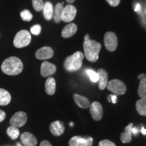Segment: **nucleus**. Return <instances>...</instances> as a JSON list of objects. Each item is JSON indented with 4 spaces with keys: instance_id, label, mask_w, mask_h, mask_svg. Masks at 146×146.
<instances>
[{
    "instance_id": "nucleus-36",
    "label": "nucleus",
    "mask_w": 146,
    "mask_h": 146,
    "mask_svg": "<svg viewBox=\"0 0 146 146\" xmlns=\"http://www.w3.org/2000/svg\"><path fill=\"white\" fill-rule=\"evenodd\" d=\"M131 131H132V133H133V134H135V135H136V134H137L138 133V129H137V128H136V127H133L132 128V130H131Z\"/></svg>"
},
{
    "instance_id": "nucleus-11",
    "label": "nucleus",
    "mask_w": 146,
    "mask_h": 146,
    "mask_svg": "<svg viewBox=\"0 0 146 146\" xmlns=\"http://www.w3.org/2000/svg\"><path fill=\"white\" fill-rule=\"evenodd\" d=\"M54 54V50L50 47H43L36 51L35 56L38 60H45L52 58Z\"/></svg>"
},
{
    "instance_id": "nucleus-15",
    "label": "nucleus",
    "mask_w": 146,
    "mask_h": 146,
    "mask_svg": "<svg viewBox=\"0 0 146 146\" xmlns=\"http://www.w3.org/2000/svg\"><path fill=\"white\" fill-rule=\"evenodd\" d=\"M133 124L129 123L125 128V131L120 134V140L123 143H129L132 140V128Z\"/></svg>"
},
{
    "instance_id": "nucleus-31",
    "label": "nucleus",
    "mask_w": 146,
    "mask_h": 146,
    "mask_svg": "<svg viewBox=\"0 0 146 146\" xmlns=\"http://www.w3.org/2000/svg\"><path fill=\"white\" fill-rule=\"evenodd\" d=\"M106 1L112 7L118 6L120 2V0H106Z\"/></svg>"
},
{
    "instance_id": "nucleus-14",
    "label": "nucleus",
    "mask_w": 146,
    "mask_h": 146,
    "mask_svg": "<svg viewBox=\"0 0 146 146\" xmlns=\"http://www.w3.org/2000/svg\"><path fill=\"white\" fill-rule=\"evenodd\" d=\"M21 140L25 146H36L37 144L35 136L29 132L23 133L21 135Z\"/></svg>"
},
{
    "instance_id": "nucleus-33",
    "label": "nucleus",
    "mask_w": 146,
    "mask_h": 146,
    "mask_svg": "<svg viewBox=\"0 0 146 146\" xmlns=\"http://www.w3.org/2000/svg\"><path fill=\"white\" fill-rule=\"evenodd\" d=\"M5 116H6V114H5V112L4 111L0 110V123L4 120V119L5 118Z\"/></svg>"
},
{
    "instance_id": "nucleus-9",
    "label": "nucleus",
    "mask_w": 146,
    "mask_h": 146,
    "mask_svg": "<svg viewBox=\"0 0 146 146\" xmlns=\"http://www.w3.org/2000/svg\"><path fill=\"white\" fill-rule=\"evenodd\" d=\"M76 8L72 5H67L64 8L62 14V21L64 23H70L75 18L76 14Z\"/></svg>"
},
{
    "instance_id": "nucleus-2",
    "label": "nucleus",
    "mask_w": 146,
    "mask_h": 146,
    "mask_svg": "<svg viewBox=\"0 0 146 146\" xmlns=\"http://www.w3.org/2000/svg\"><path fill=\"white\" fill-rule=\"evenodd\" d=\"M2 72L7 75L16 76L21 74L23 70V63L21 59L12 56L5 59L1 64Z\"/></svg>"
},
{
    "instance_id": "nucleus-22",
    "label": "nucleus",
    "mask_w": 146,
    "mask_h": 146,
    "mask_svg": "<svg viewBox=\"0 0 146 146\" xmlns=\"http://www.w3.org/2000/svg\"><path fill=\"white\" fill-rule=\"evenodd\" d=\"M12 97L5 89L0 88V106H7L10 103Z\"/></svg>"
},
{
    "instance_id": "nucleus-18",
    "label": "nucleus",
    "mask_w": 146,
    "mask_h": 146,
    "mask_svg": "<svg viewBox=\"0 0 146 146\" xmlns=\"http://www.w3.org/2000/svg\"><path fill=\"white\" fill-rule=\"evenodd\" d=\"M77 31V27L74 23H70L64 27L62 36L64 38H69L74 35Z\"/></svg>"
},
{
    "instance_id": "nucleus-30",
    "label": "nucleus",
    "mask_w": 146,
    "mask_h": 146,
    "mask_svg": "<svg viewBox=\"0 0 146 146\" xmlns=\"http://www.w3.org/2000/svg\"><path fill=\"white\" fill-rule=\"evenodd\" d=\"M99 146H116L114 143L108 139L102 140L100 141Z\"/></svg>"
},
{
    "instance_id": "nucleus-29",
    "label": "nucleus",
    "mask_w": 146,
    "mask_h": 146,
    "mask_svg": "<svg viewBox=\"0 0 146 146\" xmlns=\"http://www.w3.org/2000/svg\"><path fill=\"white\" fill-rule=\"evenodd\" d=\"M41 27L39 25H34L33 27H32L31 28V32L32 34L35 35H39L41 33Z\"/></svg>"
},
{
    "instance_id": "nucleus-27",
    "label": "nucleus",
    "mask_w": 146,
    "mask_h": 146,
    "mask_svg": "<svg viewBox=\"0 0 146 146\" xmlns=\"http://www.w3.org/2000/svg\"><path fill=\"white\" fill-rule=\"evenodd\" d=\"M21 17L24 21L29 22L33 19V15L31 12L28 10H23L21 12Z\"/></svg>"
},
{
    "instance_id": "nucleus-35",
    "label": "nucleus",
    "mask_w": 146,
    "mask_h": 146,
    "mask_svg": "<svg viewBox=\"0 0 146 146\" xmlns=\"http://www.w3.org/2000/svg\"><path fill=\"white\" fill-rule=\"evenodd\" d=\"M140 10H141V5H140L139 3H137L135 5V12H139Z\"/></svg>"
},
{
    "instance_id": "nucleus-28",
    "label": "nucleus",
    "mask_w": 146,
    "mask_h": 146,
    "mask_svg": "<svg viewBox=\"0 0 146 146\" xmlns=\"http://www.w3.org/2000/svg\"><path fill=\"white\" fill-rule=\"evenodd\" d=\"M87 73L91 81L94 82V83H96V82L98 81L99 76H98V72L91 70V69H88V70H87Z\"/></svg>"
},
{
    "instance_id": "nucleus-16",
    "label": "nucleus",
    "mask_w": 146,
    "mask_h": 146,
    "mask_svg": "<svg viewBox=\"0 0 146 146\" xmlns=\"http://www.w3.org/2000/svg\"><path fill=\"white\" fill-rule=\"evenodd\" d=\"M98 74V76H99V88L101 90H104L106 87L107 83H108V72L106 70L104 69L100 68L97 71Z\"/></svg>"
},
{
    "instance_id": "nucleus-23",
    "label": "nucleus",
    "mask_w": 146,
    "mask_h": 146,
    "mask_svg": "<svg viewBox=\"0 0 146 146\" xmlns=\"http://www.w3.org/2000/svg\"><path fill=\"white\" fill-rule=\"evenodd\" d=\"M64 7L63 6L62 3H58L56 5L55 9L54 10V21L56 23H59L60 21H62V12Z\"/></svg>"
},
{
    "instance_id": "nucleus-19",
    "label": "nucleus",
    "mask_w": 146,
    "mask_h": 146,
    "mask_svg": "<svg viewBox=\"0 0 146 146\" xmlns=\"http://www.w3.org/2000/svg\"><path fill=\"white\" fill-rule=\"evenodd\" d=\"M140 80L139 86L138 88V95L141 98H146V75L141 74L137 76Z\"/></svg>"
},
{
    "instance_id": "nucleus-24",
    "label": "nucleus",
    "mask_w": 146,
    "mask_h": 146,
    "mask_svg": "<svg viewBox=\"0 0 146 146\" xmlns=\"http://www.w3.org/2000/svg\"><path fill=\"white\" fill-rule=\"evenodd\" d=\"M136 109L141 116H146V98H141L136 102Z\"/></svg>"
},
{
    "instance_id": "nucleus-8",
    "label": "nucleus",
    "mask_w": 146,
    "mask_h": 146,
    "mask_svg": "<svg viewBox=\"0 0 146 146\" xmlns=\"http://www.w3.org/2000/svg\"><path fill=\"white\" fill-rule=\"evenodd\" d=\"M94 139L91 137L74 136L69 141V146H92Z\"/></svg>"
},
{
    "instance_id": "nucleus-34",
    "label": "nucleus",
    "mask_w": 146,
    "mask_h": 146,
    "mask_svg": "<svg viewBox=\"0 0 146 146\" xmlns=\"http://www.w3.org/2000/svg\"><path fill=\"white\" fill-rule=\"evenodd\" d=\"M40 146H52V145L47 140H43L40 143Z\"/></svg>"
},
{
    "instance_id": "nucleus-13",
    "label": "nucleus",
    "mask_w": 146,
    "mask_h": 146,
    "mask_svg": "<svg viewBox=\"0 0 146 146\" xmlns=\"http://www.w3.org/2000/svg\"><path fill=\"white\" fill-rule=\"evenodd\" d=\"M50 130L53 135L60 136L64 132L65 126L62 121L56 120L50 124Z\"/></svg>"
},
{
    "instance_id": "nucleus-3",
    "label": "nucleus",
    "mask_w": 146,
    "mask_h": 146,
    "mask_svg": "<svg viewBox=\"0 0 146 146\" xmlns=\"http://www.w3.org/2000/svg\"><path fill=\"white\" fill-rule=\"evenodd\" d=\"M84 55L81 52H76L71 56L66 58L64 68L68 72H74L79 70L83 65Z\"/></svg>"
},
{
    "instance_id": "nucleus-7",
    "label": "nucleus",
    "mask_w": 146,
    "mask_h": 146,
    "mask_svg": "<svg viewBox=\"0 0 146 146\" xmlns=\"http://www.w3.org/2000/svg\"><path fill=\"white\" fill-rule=\"evenodd\" d=\"M27 118H28V116L26 113L20 111V112H16L12 116V118H10V123L11 126H14L17 128L22 127L27 123Z\"/></svg>"
},
{
    "instance_id": "nucleus-38",
    "label": "nucleus",
    "mask_w": 146,
    "mask_h": 146,
    "mask_svg": "<svg viewBox=\"0 0 146 146\" xmlns=\"http://www.w3.org/2000/svg\"><path fill=\"white\" fill-rule=\"evenodd\" d=\"M75 1V0H66V2L68 3L69 4H70V3H72L74 1Z\"/></svg>"
},
{
    "instance_id": "nucleus-25",
    "label": "nucleus",
    "mask_w": 146,
    "mask_h": 146,
    "mask_svg": "<svg viewBox=\"0 0 146 146\" xmlns=\"http://www.w3.org/2000/svg\"><path fill=\"white\" fill-rule=\"evenodd\" d=\"M7 134L12 139L15 140L20 135V131L18 130L17 127H14V126H10L8 128L6 131Z\"/></svg>"
},
{
    "instance_id": "nucleus-12",
    "label": "nucleus",
    "mask_w": 146,
    "mask_h": 146,
    "mask_svg": "<svg viewBox=\"0 0 146 146\" xmlns=\"http://www.w3.org/2000/svg\"><path fill=\"white\" fill-rule=\"evenodd\" d=\"M56 72V66L54 64L44 61L41 66V74L43 77H49Z\"/></svg>"
},
{
    "instance_id": "nucleus-4",
    "label": "nucleus",
    "mask_w": 146,
    "mask_h": 146,
    "mask_svg": "<svg viewBox=\"0 0 146 146\" xmlns=\"http://www.w3.org/2000/svg\"><path fill=\"white\" fill-rule=\"evenodd\" d=\"M31 41V35L27 30L20 31L16 35L14 39V45L16 48H23L30 44Z\"/></svg>"
},
{
    "instance_id": "nucleus-10",
    "label": "nucleus",
    "mask_w": 146,
    "mask_h": 146,
    "mask_svg": "<svg viewBox=\"0 0 146 146\" xmlns=\"http://www.w3.org/2000/svg\"><path fill=\"white\" fill-rule=\"evenodd\" d=\"M91 116L96 121H99L103 116V108L101 104L98 102H93L89 106Z\"/></svg>"
},
{
    "instance_id": "nucleus-1",
    "label": "nucleus",
    "mask_w": 146,
    "mask_h": 146,
    "mask_svg": "<svg viewBox=\"0 0 146 146\" xmlns=\"http://www.w3.org/2000/svg\"><path fill=\"white\" fill-rule=\"evenodd\" d=\"M83 49L87 60L91 62H95L99 58V53L101 50V44L94 40H91L89 35L85 36Z\"/></svg>"
},
{
    "instance_id": "nucleus-37",
    "label": "nucleus",
    "mask_w": 146,
    "mask_h": 146,
    "mask_svg": "<svg viewBox=\"0 0 146 146\" xmlns=\"http://www.w3.org/2000/svg\"><path fill=\"white\" fill-rule=\"evenodd\" d=\"M141 132L142 134L146 135V129L144 127H142L141 129Z\"/></svg>"
},
{
    "instance_id": "nucleus-32",
    "label": "nucleus",
    "mask_w": 146,
    "mask_h": 146,
    "mask_svg": "<svg viewBox=\"0 0 146 146\" xmlns=\"http://www.w3.org/2000/svg\"><path fill=\"white\" fill-rule=\"evenodd\" d=\"M108 99L110 102H112L113 104L116 103V100H117V96L116 95H110L108 96Z\"/></svg>"
},
{
    "instance_id": "nucleus-21",
    "label": "nucleus",
    "mask_w": 146,
    "mask_h": 146,
    "mask_svg": "<svg viewBox=\"0 0 146 146\" xmlns=\"http://www.w3.org/2000/svg\"><path fill=\"white\" fill-rule=\"evenodd\" d=\"M43 15L47 21H51L54 16V7L52 3L50 1H47L44 3L43 8Z\"/></svg>"
},
{
    "instance_id": "nucleus-17",
    "label": "nucleus",
    "mask_w": 146,
    "mask_h": 146,
    "mask_svg": "<svg viewBox=\"0 0 146 146\" xmlns=\"http://www.w3.org/2000/svg\"><path fill=\"white\" fill-rule=\"evenodd\" d=\"M73 99H74L76 104L81 108L86 109L90 106L89 100L85 97L80 96L78 94H74L73 95Z\"/></svg>"
},
{
    "instance_id": "nucleus-26",
    "label": "nucleus",
    "mask_w": 146,
    "mask_h": 146,
    "mask_svg": "<svg viewBox=\"0 0 146 146\" xmlns=\"http://www.w3.org/2000/svg\"><path fill=\"white\" fill-rule=\"evenodd\" d=\"M32 3L33 8L36 12L43 10V6H44L43 0H32Z\"/></svg>"
},
{
    "instance_id": "nucleus-39",
    "label": "nucleus",
    "mask_w": 146,
    "mask_h": 146,
    "mask_svg": "<svg viewBox=\"0 0 146 146\" xmlns=\"http://www.w3.org/2000/svg\"><path fill=\"white\" fill-rule=\"evenodd\" d=\"M17 145H18V146H22V145H21V144H20V143H17Z\"/></svg>"
},
{
    "instance_id": "nucleus-5",
    "label": "nucleus",
    "mask_w": 146,
    "mask_h": 146,
    "mask_svg": "<svg viewBox=\"0 0 146 146\" xmlns=\"http://www.w3.org/2000/svg\"><path fill=\"white\" fill-rule=\"evenodd\" d=\"M107 89L116 96H121L125 94L127 91L125 84L118 79H113L108 82Z\"/></svg>"
},
{
    "instance_id": "nucleus-6",
    "label": "nucleus",
    "mask_w": 146,
    "mask_h": 146,
    "mask_svg": "<svg viewBox=\"0 0 146 146\" xmlns=\"http://www.w3.org/2000/svg\"><path fill=\"white\" fill-rule=\"evenodd\" d=\"M104 41L106 48L109 52H114L117 48L118 38L114 33L111 31L107 32L104 35Z\"/></svg>"
},
{
    "instance_id": "nucleus-20",
    "label": "nucleus",
    "mask_w": 146,
    "mask_h": 146,
    "mask_svg": "<svg viewBox=\"0 0 146 146\" xmlns=\"http://www.w3.org/2000/svg\"><path fill=\"white\" fill-rule=\"evenodd\" d=\"M45 92L50 96H52L55 94L56 89V83L54 78L49 77L47 79L45 84Z\"/></svg>"
}]
</instances>
